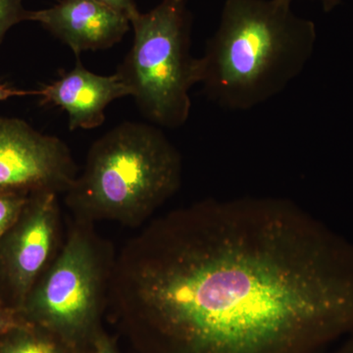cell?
I'll list each match as a JSON object with an SVG mask.
<instances>
[{"label": "cell", "mask_w": 353, "mask_h": 353, "mask_svg": "<svg viewBox=\"0 0 353 353\" xmlns=\"http://www.w3.org/2000/svg\"><path fill=\"white\" fill-rule=\"evenodd\" d=\"M108 310L137 353H321L353 333V245L289 199H203L125 243Z\"/></svg>", "instance_id": "6da1fadb"}, {"label": "cell", "mask_w": 353, "mask_h": 353, "mask_svg": "<svg viewBox=\"0 0 353 353\" xmlns=\"http://www.w3.org/2000/svg\"><path fill=\"white\" fill-rule=\"evenodd\" d=\"M294 0H225L219 26L199 57V85L221 108L250 110L301 75L315 48L314 23Z\"/></svg>", "instance_id": "7a4b0ae2"}, {"label": "cell", "mask_w": 353, "mask_h": 353, "mask_svg": "<svg viewBox=\"0 0 353 353\" xmlns=\"http://www.w3.org/2000/svg\"><path fill=\"white\" fill-rule=\"evenodd\" d=\"M182 176V157L159 127L121 123L90 146L65 204L76 219L134 229L180 190Z\"/></svg>", "instance_id": "3957f363"}, {"label": "cell", "mask_w": 353, "mask_h": 353, "mask_svg": "<svg viewBox=\"0 0 353 353\" xmlns=\"http://www.w3.org/2000/svg\"><path fill=\"white\" fill-rule=\"evenodd\" d=\"M116 254L94 223L72 217L59 252L18 313L74 353H90L103 332Z\"/></svg>", "instance_id": "277c9868"}, {"label": "cell", "mask_w": 353, "mask_h": 353, "mask_svg": "<svg viewBox=\"0 0 353 353\" xmlns=\"http://www.w3.org/2000/svg\"><path fill=\"white\" fill-rule=\"evenodd\" d=\"M130 22L134 41L116 74L150 124L178 129L189 119L190 88L199 82L187 0H162L148 12L137 10Z\"/></svg>", "instance_id": "5b68a950"}, {"label": "cell", "mask_w": 353, "mask_h": 353, "mask_svg": "<svg viewBox=\"0 0 353 353\" xmlns=\"http://www.w3.org/2000/svg\"><path fill=\"white\" fill-rule=\"evenodd\" d=\"M57 192L31 194L0 239V301L18 310L61 246V211Z\"/></svg>", "instance_id": "8992f818"}, {"label": "cell", "mask_w": 353, "mask_h": 353, "mask_svg": "<svg viewBox=\"0 0 353 353\" xmlns=\"http://www.w3.org/2000/svg\"><path fill=\"white\" fill-rule=\"evenodd\" d=\"M78 167L69 146L19 118L0 117V194H64Z\"/></svg>", "instance_id": "52a82bcc"}, {"label": "cell", "mask_w": 353, "mask_h": 353, "mask_svg": "<svg viewBox=\"0 0 353 353\" xmlns=\"http://www.w3.org/2000/svg\"><path fill=\"white\" fill-rule=\"evenodd\" d=\"M26 21L43 26L77 57L83 51L112 48L131 25L126 15L97 0H61L50 8L27 11Z\"/></svg>", "instance_id": "ba28073f"}, {"label": "cell", "mask_w": 353, "mask_h": 353, "mask_svg": "<svg viewBox=\"0 0 353 353\" xmlns=\"http://www.w3.org/2000/svg\"><path fill=\"white\" fill-rule=\"evenodd\" d=\"M41 103L61 108L68 115L69 129L92 130L101 126L105 110L116 99L130 97L117 74L99 75L77 59L75 67L38 90Z\"/></svg>", "instance_id": "9c48e42d"}, {"label": "cell", "mask_w": 353, "mask_h": 353, "mask_svg": "<svg viewBox=\"0 0 353 353\" xmlns=\"http://www.w3.org/2000/svg\"><path fill=\"white\" fill-rule=\"evenodd\" d=\"M0 353H74L54 334L25 324L0 338Z\"/></svg>", "instance_id": "30bf717a"}, {"label": "cell", "mask_w": 353, "mask_h": 353, "mask_svg": "<svg viewBox=\"0 0 353 353\" xmlns=\"http://www.w3.org/2000/svg\"><path fill=\"white\" fill-rule=\"evenodd\" d=\"M29 196L18 194H0V239L18 219Z\"/></svg>", "instance_id": "8fae6325"}, {"label": "cell", "mask_w": 353, "mask_h": 353, "mask_svg": "<svg viewBox=\"0 0 353 353\" xmlns=\"http://www.w3.org/2000/svg\"><path fill=\"white\" fill-rule=\"evenodd\" d=\"M27 11L23 0H0V46L11 28L26 21Z\"/></svg>", "instance_id": "7c38bea8"}, {"label": "cell", "mask_w": 353, "mask_h": 353, "mask_svg": "<svg viewBox=\"0 0 353 353\" xmlns=\"http://www.w3.org/2000/svg\"><path fill=\"white\" fill-rule=\"evenodd\" d=\"M29 324L22 319L18 311L0 301V338L23 325Z\"/></svg>", "instance_id": "4fadbf2b"}, {"label": "cell", "mask_w": 353, "mask_h": 353, "mask_svg": "<svg viewBox=\"0 0 353 353\" xmlns=\"http://www.w3.org/2000/svg\"><path fill=\"white\" fill-rule=\"evenodd\" d=\"M104 6L110 7L118 12L124 14L128 18L131 17L132 14L138 10L134 0H97Z\"/></svg>", "instance_id": "5bb4252c"}, {"label": "cell", "mask_w": 353, "mask_h": 353, "mask_svg": "<svg viewBox=\"0 0 353 353\" xmlns=\"http://www.w3.org/2000/svg\"><path fill=\"white\" fill-rule=\"evenodd\" d=\"M90 353H118L115 343L102 332L94 341V347Z\"/></svg>", "instance_id": "9a60e30c"}, {"label": "cell", "mask_w": 353, "mask_h": 353, "mask_svg": "<svg viewBox=\"0 0 353 353\" xmlns=\"http://www.w3.org/2000/svg\"><path fill=\"white\" fill-rule=\"evenodd\" d=\"M26 95H38V90H23L10 87L6 83H0V102L12 99V97H26Z\"/></svg>", "instance_id": "2e32d148"}, {"label": "cell", "mask_w": 353, "mask_h": 353, "mask_svg": "<svg viewBox=\"0 0 353 353\" xmlns=\"http://www.w3.org/2000/svg\"><path fill=\"white\" fill-rule=\"evenodd\" d=\"M350 336L347 341L333 353H353V333L350 334Z\"/></svg>", "instance_id": "e0dca14e"}, {"label": "cell", "mask_w": 353, "mask_h": 353, "mask_svg": "<svg viewBox=\"0 0 353 353\" xmlns=\"http://www.w3.org/2000/svg\"><path fill=\"white\" fill-rule=\"evenodd\" d=\"M321 4L323 9L327 12L333 10L334 7H336L340 4L341 0H316Z\"/></svg>", "instance_id": "ac0fdd59"}]
</instances>
